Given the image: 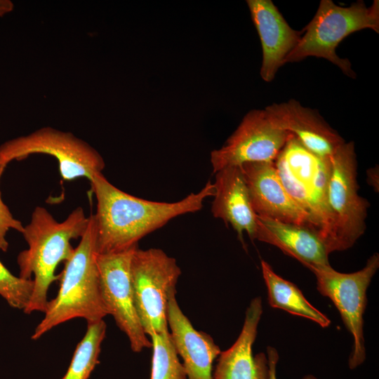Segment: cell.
Wrapping results in <instances>:
<instances>
[{"label": "cell", "mask_w": 379, "mask_h": 379, "mask_svg": "<svg viewBox=\"0 0 379 379\" xmlns=\"http://www.w3.org/2000/svg\"><path fill=\"white\" fill-rule=\"evenodd\" d=\"M97 201L95 215L98 253L125 251L138 246L142 237L177 216L201 210L204 200L213 197L208 180L197 193L175 202L142 199L126 193L110 183L102 173L89 180Z\"/></svg>", "instance_id": "cell-1"}, {"label": "cell", "mask_w": 379, "mask_h": 379, "mask_svg": "<svg viewBox=\"0 0 379 379\" xmlns=\"http://www.w3.org/2000/svg\"><path fill=\"white\" fill-rule=\"evenodd\" d=\"M89 221L82 207L74 209L62 221H57L48 210L36 206L30 222L24 226L22 234L28 248L17 258L19 277L32 279L34 286L30 300L23 310L25 314L44 312L51 284L59 279L55 274L58 265L65 262L73 255L72 239L81 238Z\"/></svg>", "instance_id": "cell-2"}, {"label": "cell", "mask_w": 379, "mask_h": 379, "mask_svg": "<svg viewBox=\"0 0 379 379\" xmlns=\"http://www.w3.org/2000/svg\"><path fill=\"white\" fill-rule=\"evenodd\" d=\"M80 239L72 256L64 262V269L59 275L58 293L48 301L44 316L31 335L34 340L73 319L82 318L87 322H93L108 315L101 295L96 262L97 229L94 214L89 216L87 229Z\"/></svg>", "instance_id": "cell-3"}, {"label": "cell", "mask_w": 379, "mask_h": 379, "mask_svg": "<svg viewBox=\"0 0 379 379\" xmlns=\"http://www.w3.org/2000/svg\"><path fill=\"white\" fill-rule=\"evenodd\" d=\"M364 29L379 32V3L374 1L367 7L358 1L342 7L331 0H321L312 20L302 30L300 41L285 59L298 62L309 56L322 58L338 66L347 76L354 78L351 63L335 52L338 44L350 34Z\"/></svg>", "instance_id": "cell-4"}, {"label": "cell", "mask_w": 379, "mask_h": 379, "mask_svg": "<svg viewBox=\"0 0 379 379\" xmlns=\"http://www.w3.org/2000/svg\"><path fill=\"white\" fill-rule=\"evenodd\" d=\"M326 203L331 218V253L347 249L364 234L369 206L358 194L353 142H345L329 159Z\"/></svg>", "instance_id": "cell-5"}, {"label": "cell", "mask_w": 379, "mask_h": 379, "mask_svg": "<svg viewBox=\"0 0 379 379\" xmlns=\"http://www.w3.org/2000/svg\"><path fill=\"white\" fill-rule=\"evenodd\" d=\"M181 274L175 258L159 248L137 247L131 262V279L135 310L145 333L168 330L166 309L169 296L176 293Z\"/></svg>", "instance_id": "cell-6"}, {"label": "cell", "mask_w": 379, "mask_h": 379, "mask_svg": "<svg viewBox=\"0 0 379 379\" xmlns=\"http://www.w3.org/2000/svg\"><path fill=\"white\" fill-rule=\"evenodd\" d=\"M33 154L54 157L65 180L92 177L102 173L105 161L88 143L70 132L43 127L27 135L9 140L0 145V171L11 161Z\"/></svg>", "instance_id": "cell-7"}, {"label": "cell", "mask_w": 379, "mask_h": 379, "mask_svg": "<svg viewBox=\"0 0 379 379\" xmlns=\"http://www.w3.org/2000/svg\"><path fill=\"white\" fill-rule=\"evenodd\" d=\"M378 267L379 255L375 253L365 267L355 272L341 273L331 265L311 270L317 278V290L333 302L353 337V349L348 363L352 369L366 359L363 314L366 306V290Z\"/></svg>", "instance_id": "cell-8"}, {"label": "cell", "mask_w": 379, "mask_h": 379, "mask_svg": "<svg viewBox=\"0 0 379 379\" xmlns=\"http://www.w3.org/2000/svg\"><path fill=\"white\" fill-rule=\"evenodd\" d=\"M109 253H98L96 262L102 300L119 329L128 337L131 348L140 352L152 347L138 316L131 279V262L135 249Z\"/></svg>", "instance_id": "cell-9"}, {"label": "cell", "mask_w": 379, "mask_h": 379, "mask_svg": "<svg viewBox=\"0 0 379 379\" xmlns=\"http://www.w3.org/2000/svg\"><path fill=\"white\" fill-rule=\"evenodd\" d=\"M291 133L275 126L265 109L248 112L225 145L211 153L213 173L250 162H274Z\"/></svg>", "instance_id": "cell-10"}, {"label": "cell", "mask_w": 379, "mask_h": 379, "mask_svg": "<svg viewBox=\"0 0 379 379\" xmlns=\"http://www.w3.org/2000/svg\"><path fill=\"white\" fill-rule=\"evenodd\" d=\"M239 166L258 216L318 231L311 216L286 190L274 162H250Z\"/></svg>", "instance_id": "cell-11"}, {"label": "cell", "mask_w": 379, "mask_h": 379, "mask_svg": "<svg viewBox=\"0 0 379 379\" xmlns=\"http://www.w3.org/2000/svg\"><path fill=\"white\" fill-rule=\"evenodd\" d=\"M265 111L275 126L293 135L307 149L328 160L345 141L314 110L298 101L272 104Z\"/></svg>", "instance_id": "cell-12"}, {"label": "cell", "mask_w": 379, "mask_h": 379, "mask_svg": "<svg viewBox=\"0 0 379 379\" xmlns=\"http://www.w3.org/2000/svg\"><path fill=\"white\" fill-rule=\"evenodd\" d=\"M166 319L174 347L187 379H213V364L221 351L208 334L196 330L182 312L175 293L170 295Z\"/></svg>", "instance_id": "cell-13"}, {"label": "cell", "mask_w": 379, "mask_h": 379, "mask_svg": "<svg viewBox=\"0 0 379 379\" xmlns=\"http://www.w3.org/2000/svg\"><path fill=\"white\" fill-rule=\"evenodd\" d=\"M246 3L262 45L260 76L270 82L300 41L302 32L292 29L271 0H247Z\"/></svg>", "instance_id": "cell-14"}, {"label": "cell", "mask_w": 379, "mask_h": 379, "mask_svg": "<svg viewBox=\"0 0 379 379\" xmlns=\"http://www.w3.org/2000/svg\"><path fill=\"white\" fill-rule=\"evenodd\" d=\"M254 239L277 246L310 270L330 266L327 244L312 227L257 215Z\"/></svg>", "instance_id": "cell-15"}, {"label": "cell", "mask_w": 379, "mask_h": 379, "mask_svg": "<svg viewBox=\"0 0 379 379\" xmlns=\"http://www.w3.org/2000/svg\"><path fill=\"white\" fill-rule=\"evenodd\" d=\"M262 314V300L260 297H256L246 309L238 338L218 357L213 379H268L265 356L260 354L253 357L252 352Z\"/></svg>", "instance_id": "cell-16"}, {"label": "cell", "mask_w": 379, "mask_h": 379, "mask_svg": "<svg viewBox=\"0 0 379 379\" xmlns=\"http://www.w3.org/2000/svg\"><path fill=\"white\" fill-rule=\"evenodd\" d=\"M215 174L214 199L211 206L213 217L230 224L243 244L244 232L254 240L257 215L252 207L240 166L227 167Z\"/></svg>", "instance_id": "cell-17"}, {"label": "cell", "mask_w": 379, "mask_h": 379, "mask_svg": "<svg viewBox=\"0 0 379 379\" xmlns=\"http://www.w3.org/2000/svg\"><path fill=\"white\" fill-rule=\"evenodd\" d=\"M261 268L271 307L310 319L324 328L330 325V319L312 306L294 284L277 274L265 260L261 261Z\"/></svg>", "instance_id": "cell-18"}, {"label": "cell", "mask_w": 379, "mask_h": 379, "mask_svg": "<svg viewBox=\"0 0 379 379\" xmlns=\"http://www.w3.org/2000/svg\"><path fill=\"white\" fill-rule=\"evenodd\" d=\"M106 328L103 319L87 322L86 333L77 345L69 366L62 379H88L100 363L99 355Z\"/></svg>", "instance_id": "cell-19"}, {"label": "cell", "mask_w": 379, "mask_h": 379, "mask_svg": "<svg viewBox=\"0 0 379 379\" xmlns=\"http://www.w3.org/2000/svg\"><path fill=\"white\" fill-rule=\"evenodd\" d=\"M153 350L150 379H187L169 329L149 336Z\"/></svg>", "instance_id": "cell-20"}, {"label": "cell", "mask_w": 379, "mask_h": 379, "mask_svg": "<svg viewBox=\"0 0 379 379\" xmlns=\"http://www.w3.org/2000/svg\"><path fill=\"white\" fill-rule=\"evenodd\" d=\"M32 279L13 274L0 261V295L12 307L24 310L33 291Z\"/></svg>", "instance_id": "cell-21"}, {"label": "cell", "mask_w": 379, "mask_h": 379, "mask_svg": "<svg viewBox=\"0 0 379 379\" xmlns=\"http://www.w3.org/2000/svg\"><path fill=\"white\" fill-rule=\"evenodd\" d=\"M10 229L22 234L24 226L20 221L13 217L8 207L2 200L0 192V250L3 251H6L8 248L6 235Z\"/></svg>", "instance_id": "cell-22"}, {"label": "cell", "mask_w": 379, "mask_h": 379, "mask_svg": "<svg viewBox=\"0 0 379 379\" xmlns=\"http://www.w3.org/2000/svg\"><path fill=\"white\" fill-rule=\"evenodd\" d=\"M267 352L268 356V379H277L276 375V367L279 360V354L277 350L272 347H267ZM303 379H317L314 375H308Z\"/></svg>", "instance_id": "cell-23"}, {"label": "cell", "mask_w": 379, "mask_h": 379, "mask_svg": "<svg viewBox=\"0 0 379 379\" xmlns=\"http://www.w3.org/2000/svg\"><path fill=\"white\" fill-rule=\"evenodd\" d=\"M14 8L13 3L10 0H0V16L11 12Z\"/></svg>", "instance_id": "cell-24"}, {"label": "cell", "mask_w": 379, "mask_h": 379, "mask_svg": "<svg viewBox=\"0 0 379 379\" xmlns=\"http://www.w3.org/2000/svg\"><path fill=\"white\" fill-rule=\"evenodd\" d=\"M2 173H3V172H2L1 171H0V178H1V175H2Z\"/></svg>", "instance_id": "cell-25"}]
</instances>
